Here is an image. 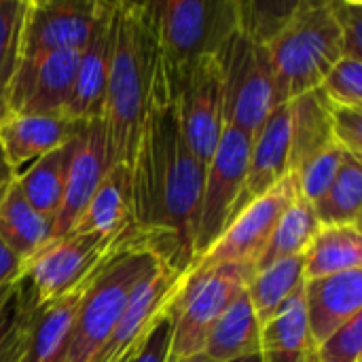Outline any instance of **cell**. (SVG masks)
Returning <instances> with one entry per match:
<instances>
[{"label":"cell","instance_id":"obj_7","mask_svg":"<svg viewBox=\"0 0 362 362\" xmlns=\"http://www.w3.org/2000/svg\"><path fill=\"white\" fill-rule=\"evenodd\" d=\"M115 246L98 235H64L51 240L23 261L17 284L30 305L42 308L87 286L115 257Z\"/></svg>","mask_w":362,"mask_h":362},{"label":"cell","instance_id":"obj_36","mask_svg":"<svg viewBox=\"0 0 362 362\" xmlns=\"http://www.w3.org/2000/svg\"><path fill=\"white\" fill-rule=\"evenodd\" d=\"M362 314L316 346V362H361Z\"/></svg>","mask_w":362,"mask_h":362},{"label":"cell","instance_id":"obj_22","mask_svg":"<svg viewBox=\"0 0 362 362\" xmlns=\"http://www.w3.org/2000/svg\"><path fill=\"white\" fill-rule=\"evenodd\" d=\"M261 350V325L242 291L216 318L204 344V356L212 362H229L255 356Z\"/></svg>","mask_w":362,"mask_h":362},{"label":"cell","instance_id":"obj_10","mask_svg":"<svg viewBox=\"0 0 362 362\" xmlns=\"http://www.w3.org/2000/svg\"><path fill=\"white\" fill-rule=\"evenodd\" d=\"M170 83L182 136L195 159L208 170L225 127L223 68L218 55L202 57L182 78Z\"/></svg>","mask_w":362,"mask_h":362},{"label":"cell","instance_id":"obj_35","mask_svg":"<svg viewBox=\"0 0 362 362\" xmlns=\"http://www.w3.org/2000/svg\"><path fill=\"white\" fill-rule=\"evenodd\" d=\"M331 104L362 108V59L339 57L318 87Z\"/></svg>","mask_w":362,"mask_h":362},{"label":"cell","instance_id":"obj_37","mask_svg":"<svg viewBox=\"0 0 362 362\" xmlns=\"http://www.w3.org/2000/svg\"><path fill=\"white\" fill-rule=\"evenodd\" d=\"M329 4L341 36L344 57L362 59V2L329 0Z\"/></svg>","mask_w":362,"mask_h":362},{"label":"cell","instance_id":"obj_8","mask_svg":"<svg viewBox=\"0 0 362 362\" xmlns=\"http://www.w3.org/2000/svg\"><path fill=\"white\" fill-rule=\"evenodd\" d=\"M218 59L223 68L225 125L252 136L276 108L274 72L267 47L235 30Z\"/></svg>","mask_w":362,"mask_h":362},{"label":"cell","instance_id":"obj_29","mask_svg":"<svg viewBox=\"0 0 362 362\" xmlns=\"http://www.w3.org/2000/svg\"><path fill=\"white\" fill-rule=\"evenodd\" d=\"M318 229H320V223L314 214L312 204L303 202L297 195L295 202L280 216L278 225L274 227L269 242L255 265V272H259L267 265H274L282 259L303 257V252L308 250V246L314 240Z\"/></svg>","mask_w":362,"mask_h":362},{"label":"cell","instance_id":"obj_21","mask_svg":"<svg viewBox=\"0 0 362 362\" xmlns=\"http://www.w3.org/2000/svg\"><path fill=\"white\" fill-rule=\"evenodd\" d=\"M259 356L261 362H316V346L305 318L303 286L261 327Z\"/></svg>","mask_w":362,"mask_h":362},{"label":"cell","instance_id":"obj_2","mask_svg":"<svg viewBox=\"0 0 362 362\" xmlns=\"http://www.w3.org/2000/svg\"><path fill=\"white\" fill-rule=\"evenodd\" d=\"M157 66L159 51L151 2H115L112 55L102 121L112 165H121L129 172L148 110Z\"/></svg>","mask_w":362,"mask_h":362},{"label":"cell","instance_id":"obj_3","mask_svg":"<svg viewBox=\"0 0 362 362\" xmlns=\"http://www.w3.org/2000/svg\"><path fill=\"white\" fill-rule=\"evenodd\" d=\"M276 106L320 87L329 68L344 57L341 36L329 0H299L286 28L267 45Z\"/></svg>","mask_w":362,"mask_h":362},{"label":"cell","instance_id":"obj_26","mask_svg":"<svg viewBox=\"0 0 362 362\" xmlns=\"http://www.w3.org/2000/svg\"><path fill=\"white\" fill-rule=\"evenodd\" d=\"M91 284V282H89ZM87 284V286H89ZM87 286L62 297L59 301L36 312L30 341L21 362H66L68 344L74 327V316Z\"/></svg>","mask_w":362,"mask_h":362},{"label":"cell","instance_id":"obj_25","mask_svg":"<svg viewBox=\"0 0 362 362\" xmlns=\"http://www.w3.org/2000/svg\"><path fill=\"white\" fill-rule=\"evenodd\" d=\"M286 104L291 115V172H295L308 157L333 142L331 102L316 87Z\"/></svg>","mask_w":362,"mask_h":362},{"label":"cell","instance_id":"obj_13","mask_svg":"<svg viewBox=\"0 0 362 362\" xmlns=\"http://www.w3.org/2000/svg\"><path fill=\"white\" fill-rule=\"evenodd\" d=\"M81 51H55L21 59L8 91V115H62L74 93Z\"/></svg>","mask_w":362,"mask_h":362},{"label":"cell","instance_id":"obj_28","mask_svg":"<svg viewBox=\"0 0 362 362\" xmlns=\"http://www.w3.org/2000/svg\"><path fill=\"white\" fill-rule=\"evenodd\" d=\"M70 153H72V142L51 151L34 165H30L21 176L15 178V185L19 187L25 202L36 212L45 214L51 221L55 218L62 206Z\"/></svg>","mask_w":362,"mask_h":362},{"label":"cell","instance_id":"obj_43","mask_svg":"<svg viewBox=\"0 0 362 362\" xmlns=\"http://www.w3.org/2000/svg\"><path fill=\"white\" fill-rule=\"evenodd\" d=\"M11 288H13V284H6V286H2V288H0V305H2V303H4V299L8 297Z\"/></svg>","mask_w":362,"mask_h":362},{"label":"cell","instance_id":"obj_24","mask_svg":"<svg viewBox=\"0 0 362 362\" xmlns=\"http://www.w3.org/2000/svg\"><path fill=\"white\" fill-rule=\"evenodd\" d=\"M53 221L36 212L13 182L0 197V242L23 261L51 242Z\"/></svg>","mask_w":362,"mask_h":362},{"label":"cell","instance_id":"obj_11","mask_svg":"<svg viewBox=\"0 0 362 362\" xmlns=\"http://www.w3.org/2000/svg\"><path fill=\"white\" fill-rule=\"evenodd\" d=\"M295 197H297V187L293 176L288 174L274 189L250 199L227 225L223 235L193 265L195 267H214L227 263L257 265L261 252L269 242L274 227L278 225L284 210L295 202Z\"/></svg>","mask_w":362,"mask_h":362},{"label":"cell","instance_id":"obj_41","mask_svg":"<svg viewBox=\"0 0 362 362\" xmlns=\"http://www.w3.org/2000/svg\"><path fill=\"white\" fill-rule=\"evenodd\" d=\"M15 182V174L11 170V165L6 163V157L0 148V197L8 191V187Z\"/></svg>","mask_w":362,"mask_h":362},{"label":"cell","instance_id":"obj_15","mask_svg":"<svg viewBox=\"0 0 362 362\" xmlns=\"http://www.w3.org/2000/svg\"><path fill=\"white\" fill-rule=\"evenodd\" d=\"M115 165L104 121H85L72 140L64 197L53 218L51 240L64 238L74 227V223L91 202L93 193L102 185L104 176Z\"/></svg>","mask_w":362,"mask_h":362},{"label":"cell","instance_id":"obj_38","mask_svg":"<svg viewBox=\"0 0 362 362\" xmlns=\"http://www.w3.org/2000/svg\"><path fill=\"white\" fill-rule=\"evenodd\" d=\"M331 134L337 146L362 159V108L331 104Z\"/></svg>","mask_w":362,"mask_h":362},{"label":"cell","instance_id":"obj_23","mask_svg":"<svg viewBox=\"0 0 362 362\" xmlns=\"http://www.w3.org/2000/svg\"><path fill=\"white\" fill-rule=\"evenodd\" d=\"M362 269V233L358 225L320 227L303 252V278L318 280Z\"/></svg>","mask_w":362,"mask_h":362},{"label":"cell","instance_id":"obj_18","mask_svg":"<svg viewBox=\"0 0 362 362\" xmlns=\"http://www.w3.org/2000/svg\"><path fill=\"white\" fill-rule=\"evenodd\" d=\"M305 318L314 346L362 314V269L344 272L303 284Z\"/></svg>","mask_w":362,"mask_h":362},{"label":"cell","instance_id":"obj_5","mask_svg":"<svg viewBox=\"0 0 362 362\" xmlns=\"http://www.w3.org/2000/svg\"><path fill=\"white\" fill-rule=\"evenodd\" d=\"M255 265L227 263L214 267H191L178 284L170 305L172 346L170 361L204 352L208 331L225 308L246 291Z\"/></svg>","mask_w":362,"mask_h":362},{"label":"cell","instance_id":"obj_16","mask_svg":"<svg viewBox=\"0 0 362 362\" xmlns=\"http://www.w3.org/2000/svg\"><path fill=\"white\" fill-rule=\"evenodd\" d=\"M112 13L115 2H102L87 45L78 53V70L68 117L74 121H102L106 104V83L112 55Z\"/></svg>","mask_w":362,"mask_h":362},{"label":"cell","instance_id":"obj_12","mask_svg":"<svg viewBox=\"0 0 362 362\" xmlns=\"http://www.w3.org/2000/svg\"><path fill=\"white\" fill-rule=\"evenodd\" d=\"M98 0H25L21 59L55 51H81L100 13Z\"/></svg>","mask_w":362,"mask_h":362},{"label":"cell","instance_id":"obj_19","mask_svg":"<svg viewBox=\"0 0 362 362\" xmlns=\"http://www.w3.org/2000/svg\"><path fill=\"white\" fill-rule=\"evenodd\" d=\"M291 174V115L288 104L276 106L250 138L244 206L274 189Z\"/></svg>","mask_w":362,"mask_h":362},{"label":"cell","instance_id":"obj_44","mask_svg":"<svg viewBox=\"0 0 362 362\" xmlns=\"http://www.w3.org/2000/svg\"><path fill=\"white\" fill-rule=\"evenodd\" d=\"M229 362H261V356L255 354V356H246V358H238V361H229Z\"/></svg>","mask_w":362,"mask_h":362},{"label":"cell","instance_id":"obj_32","mask_svg":"<svg viewBox=\"0 0 362 362\" xmlns=\"http://www.w3.org/2000/svg\"><path fill=\"white\" fill-rule=\"evenodd\" d=\"M25 0H0V121L8 115V91L21 62Z\"/></svg>","mask_w":362,"mask_h":362},{"label":"cell","instance_id":"obj_17","mask_svg":"<svg viewBox=\"0 0 362 362\" xmlns=\"http://www.w3.org/2000/svg\"><path fill=\"white\" fill-rule=\"evenodd\" d=\"M83 123L62 115H6L0 121V148L15 178L51 151L72 142Z\"/></svg>","mask_w":362,"mask_h":362},{"label":"cell","instance_id":"obj_14","mask_svg":"<svg viewBox=\"0 0 362 362\" xmlns=\"http://www.w3.org/2000/svg\"><path fill=\"white\" fill-rule=\"evenodd\" d=\"M182 276L157 263L132 291L112 335L104 344L95 362L129 361L159 318L168 314Z\"/></svg>","mask_w":362,"mask_h":362},{"label":"cell","instance_id":"obj_6","mask_svg":"<svg viewBox=\"0 0 362 362\" xmlns=\"http://www.w3.org/2000/svg\"><path fill=\"white\" fill-rule=\"evenodd\" d=\"M157 263L148 252H117L98 272L78 303L66 362H95L132 291Z\"/></svg>","mask_w":362,"mask_h":362},{"label":"cell","instance_id":"obj_20","mask_svg":"<svg viewBox=\"0 0 362 362\" xmlns=\"http://www.w3.org/2000/svg\"><path fill=\"white\" fill-rule=\"evenodd\" d=\"M134 223L132 214V176L129 170L115 165L93 193L91 202L68 231L70 235H98L115 246L119 252L121 242ZM66 233V235H68Z\"/></svg>","mask_w":362,"mask_h":362},{"label":"cell","instance_id":"obj_1","mask_svg":"<svg viewBox=\"0 0 362 362\" xmlns=\"http://www.w3.org/2000/svg\"><path fill=\"white\" fill-rule=\"evenodd\" d=\"M129 176L134 223L119 252H148L163 267L187 274L195 261L206 170L182 136L174 89L159 66Z\"/></svg>","mask_w":362,"mask_h":362},{"label":"cell","instance_id":"obj_9","mask_svg":"<svg viewBox=\"0 0 362 362\" xmlns=\"http://www.w3.org/2000/svg\"><path fill=\"white\" fill-rule=\"evenodd\" d=\"M250 138L252 136L231 125L223 127L221 140L206 170L195 227V261L223 235L227 225L244 208Z\"/></svg>","mask_w":362,"mask_h":362},{"label":"cell","instance_id":"obj_30","mask_svg":"<svg viewBox=\"0 0 362 362\" xmlns=\"http://www.w3.org/2000/svg\"><path fill=\"white\" fill-rule=\"evenodd\" d=\"M320 227L358 225L362 208V159L348 155L329 191L314 206Z\"/></svg>","mask_w":362,"mask_h":362},{"label":"cell","instance_id":"obj_39","mask_svg":"<svg viewBox=\"0 0 362 362\" xmlns=\"http://www.w3.org/2000/svg\"><path fill=\"white\" fill-rule=\"evenodd\" d=\"M170 346H172V320L170 314H163L159 322L153 327V331L146 335L142 346L127 362H168Z\"/></svg>","mask_w":362,"mask_h":362},{"label":"cell","instance_id":"obj_31","mask_svg":"<svg viewBox=\"0 0 362 362\" xmlns=\"http://www.w3.org/2000/svg\"><path fill=\"white\" fill-rule=\"evenodd\" d=\"M36 310L25 299L17 280L0 305V362H21L32 335Z\"/></svg>","mask_w":362,"mask_h":362},{"label":"cell","instance_id":"obj_40","mask_svg":"<svg viewBox=\"0 0 362 362\" xmlns=\"http://www.w3.org/2000/svg\"><path fill=\"white\" fill-rule=\"evenodd\" d=\"M21 272V259L13 255L2 242H0V288L6 284H13L19 278Z\"/></svg>","mask_w":362,"mask_h":362},{"label":"cell","instance_id":"obj_4","mask_svg":"<svg viewBox=\"0 0 362 362\" xmlns=\"http://www.w3.org/2000/svg\"><path fill=\"white\" fill-rule=\"evenodd\" d=\"M159 68L170 81L182 78L195 62L221 55L238 30L235 0L151 2Z\"/></svg>","mask_w":362,"mask_h":362},{"label":"cell","instance_id":"obj_42","mask_svg":"<svg viewBox=\"0 0 362 362\" xmlns=\"http://www.w3.org/2000/svg\"><path fill=\"white\" fill-rule=\"evenodd\" d=\"M168 362H212L210 358H206L204 354H195V356H187V358H178V361H170Z\"/></svg>","mask_w":362,"mask_h":362},{"label":"cell","instance_id":"obj_33","mask_svg":"<svg viewBox=\"0 0 362 362\" xmlns=\"http://www.w3.org/2000/svg\"><path fill=\"white\" fill-rule=\"evenodd\" d=\"M299 0L284 2H257V0H235V15H238V32L248 36L259 45H269L291 21Z\"/></svg>","mask_w":362,"mask_h":362},{"label":"cell","instance_id":"obj_34","mask_svg":"<svg viewBox=\"0 0 362 362\" xmlns=\"http://www.w3.org/2000/svg\"><path fill=\"white\" fill-rule=\"evenodd\" d=\"M346 157H348V153L341 146H337L335 142H331L316 155L308 157L295 172H291L295 187H297V195L312 206L318 199H322V195L333 185L339 168L344 165Z\"/></svg>","mask_w":362,"mask_h":362},{"label":"cell","instance_id":"obj_27","mask_svg":"<svg viewBox=\"0 0 362 362\" xmlns=\"http://www.w3.org/2000/svg\"><path fill=\"white\" fill-rule=\"evenodd\" d=\"M303 282V257L282 259L255 272L246 286V295L259 325L263 327L267 320H272L284 308V303L297 291H301Z\"/></svg>","mask_w":362,"mask_h":362}]
</instances>
